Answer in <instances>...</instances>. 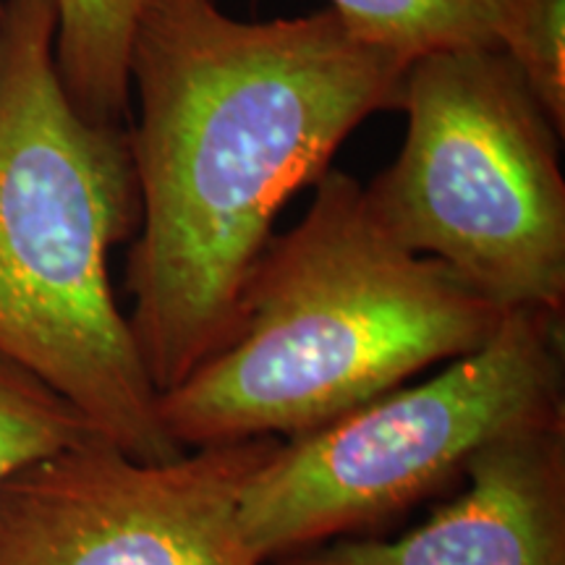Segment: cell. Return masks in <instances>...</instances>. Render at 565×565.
I'll return each instance as SVG.
<instances>
[{"instance_id":"3957f363","label":"cell","mask_w":565,"mask_h":565,"mask_svg":"<svg viewBox=\"0 0 565 565\" xmlns=\"http://www.w3.org/2000/svg\"><path fill=\"white\" fill-rule=\"evenodd\" d=\"M55 0L0 17V356L139 461L179 448L108 278L139 228L129 131L87 121L55 66Z\"/></svg>"},{"instance_id":"7c38bea8","label":"cell","mask_w":565,"mask_h":565,"mask_svg":"<svg viewBox=\"0 0 565 565\" xmlns=\"http://www.w3.org/2000/svg\"><path fill=\"white\" fill-rule=\"evenodd\" d=\"M3 6H6V0H0V17H3Z\"/></svg>"},{"instance_id":"6da1fadb","label":"cell","mask_w":565,"mask_h":565,"mask_svg":"<svg viewBox=\"0 0 565 565\" xmlns=\"http://www.w3.org/2000/svg\"><path fill=\"white\" fill-rule=\"evenodd\" d=\"M408 66L333 9L242 21L215 0H139L126 320L158 395L231 341L278 212L359 124L401 108Z\"/></svg>"},{"instance_id":"8fae6325","label":"cell","mask_w":565,"mask_h":565,"mask_svg":"<svg viewBox=\"0 0 565 565\" xmlns=\"http://www.w3.org/2000/svg\"><path fill=\"white\" fill-rule=\"evenodd\" d=\"M498 45L521 71L536 103L565 131V0H508Z\"/></svg>"},{"instance_id":"7a4b0ae2","label":"cell","mask_w":565,"mask_h":565,"mask_svg":"<svg viewBox=\"0 0 565 565\" xmlns=\"http://www.w3.org/2000/svg\"><path fill=\"white\" fill-rule=\"evenodd\" d=\"M273 236L221 351L158 395L183 450L309 435L440 362L477 351L505 309L383 228L343 171Z\"/></svg>"},{"instance_id":"277c9868","label":"cell","mask_w":565,"mask_h":565,"mask_svg":"<svg viewBox=\"0 0 565 565\" xmlns=\"http://www.w3.org/2000/svg\"><path fill=\"white\" fill-rule=\"evenodd\" d=\"M563 315L505 309L477 351L315 433L280 440L244 487L238 526L263 563L377 532L461 482L494 437L565 419Z\"/></svg>"},{"instance_id":"52a82bcc","label":"cell","mask_w":565,"mask_h":565,"mask_svg":"<svg viewBox=\"0 0 565 565\" xmlns=\"http://www.w3.org/2000/svg\"><path fill=\"white\" fill-rule=\"evenodd\" d=\"M463 479L398 540L341 536L275 565H565V419L494 437Z\"/></svg>"},{"instance_id":"9c48e42d","label":"cell","mask_w":565,"mask_h":565,"mask_svg":"<svg viewBox=\"0 0 565 565\" xmlns=\"http://www.w3.org/2000/svg\"><path fill=\"white\" fill-rule=\"evenodd\" d=\"M359 38L414 63L429 53L500 47L508 0H330Z\"/></svg>"},{"instance_id":"8992f818","label":"cell","mask_w":565,"mask_h":565,"mask_svg":"<svg viewBox=\"0 0 565 565\" xmlns=\"http://www.w3.org/2000/svg\"><path fill=\"white\" fill-rule=\"evenodd\" d=\"M278 437L139 461L92 435L0 484V565H265L238 526Z\"/></svg>"},{"instance_id":"ba28073f","label":"cell","mask_w":565,"mask_h":565,"mask_svg":"<svg viewBox=\"0 0 565 565\" xmlns=\"http://www.w3.org/2000/svg\"><path fill=\"white\" fill-rule=\"evenodd\" d=\"M55 66L87 121L121 126L129 110V45L139 0H55Z\"/></svg>"},{"instance_id":"30bf717a","label":"cell","mask_w":565,"mask_h":565,"mask_svg":"<svg viewBox=\"0 0 565 565\" xmlns=\"http://www.w3.org/2000/svg\"><path fill=\"white\" fill-rule=\"evenodd\" d=\"M97 435L34 374L0 356V484L19 469Z\"/></svg>"},{"instance_id":"5b68a950","label":"cell","mask_w":565,"mask_h":565,"mask_svg":"<svg viewBox=\"0 0 565 565\" xmlns=\"http://www.w3.org/2000/svg\"><path fill=\"white\" fill-rule=\"evenodd\" d=\"M401 110L404 147L364 186L374 217L500 309L563 315V134L513 61L500 47L422 55Z\"/></svg>"}]
</instances>
